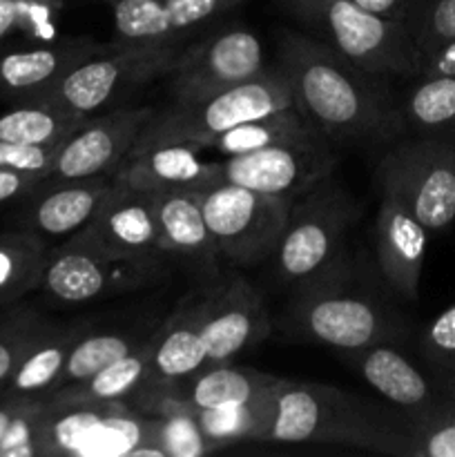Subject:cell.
<instances>
[{
	"instance_id": "7",
	"label": "cell",
	"mask_w": 455,
	"mask_h": 457,
	"mask_svg": "<svg viewBox=\"0 0 455 457\" xmlns=\"http://www.w3.org/2000/svg\"><path fill=\"white\" fill-rule=\"evenodd\" d=\"M181 47L183 43L132 45L112 40L107 52L80 62L31 103L56 105L83 116L98 114L114 101H123L145 85L163 80Z\"/></svg>"
},
{
	"instance_id": "44",
	"label": "cell",
	"mask_w": 455,
	"mask_h": 457,
	"mask_svg": "<svg viewBox=\"0 0 455 457\" xmlns=\"http://www.w3.org/2000/svg\"><path fill=\"white\" fill-rule=\"evenodd\" d=\"M0 3H3V0H0Z\"/></svg>"
},
{
	"instance_id": "27",
	"label": "cell",
	"mask_w": 455,
	"mask_h": 457,
	"mask_svg": "<svg viewBox=\"0 0 455 457\" xmlns=\"http://www.w3.org/2000/svg\"><path fill=\"white\" fill-rule=\"evenodd\" d=\"M277 393V388H275ZM275 393L254 400L250 404L219 406V409H194V406H161L156 413H183L190 415L208 440L217 449L241 445V442H266L268 428L275 418Z\"/></svg>"
},
{
	"instance_id": "41",
	"label": "cell",
	"mask_w": 455,
	"mask_h": 457,
	"mask_svg": "<svg viewBox=\"0 0 455 457\" xmlns=\"http://www.w3.org/2000/svg\"><path fill=\"white\" fill-rule=\"evenodd\" d=\"M351 3L375 13V16L386 18V21L404 22L409 18L410 9H413L415 0H351Z\"/></svg>"
},
{
	"instance_id": "20",
	"label": "cell",
	"mask_w": 455,
	"mask_h": 457,
	"mask_svg": "<svg viewBox=\"0 0 455 457\" xmlns=\"http://www.w3.org/2000/svg\"><path fill=\"white\" fill-rule=\"evenodd\" d=\"M210 290L212 277L187 290L172 315L152 333V364L145 384L177 382L208 364L203 324Z\"/></svg>"
},
{
	"instance_id": "21",
	"label": "cell",
	"mask_w": 455,
	"mask_h": 457,
	"mask_svg": "<svg viewBox=\"0 0 455 457\" xmlns=\"http://www.w3.org/2000/svg\"><path fill=\"white\" fill-rule=\"evenodd\" d=\"M201 152H203L201 147L181 145V143L132 150L116 170L114 181L150 195H165V192L203 195L210 187L223 183V177L219 161L208 163L199 156Z\"/></svg>"
},
{
	"instance_id": "16",
	"label": "cell",
	"mask_w": 455,
	"mask_h": 457,
	"mask_svg": "<svg viewBox=\"0 0 455 457\" xmlns=\"http://www.w3.org/2000/svg\"><path fill=\"white\" fill-rule=\"evenodd\" d=\"M272 320L254 286L241 277H212L203 342L208 364L230 361L270 335Z\"/></svg>"
},
{
	"instance_id": "23",
	"label": "cell",
	"mask_w": 455,
	"mask_h": 457,
	"mask_svg": "<svg viewBox=\"0 0 455 457\" xmlns=\"http://www.w3.org/2000/svg\"><path fill=\"white\" fill-rule=\"evenodd\" d=\"M343 361L355 373L364 378L370 388L379 393L409 418L426 415L449 404V397L442 400L433 384L397 351L395 344H377L361 351L342 353Z\"/></svg>"
},
{
	"instance_id": "33",
	"label": "cell",
	"mask_w": 455,
	"mask_h": 457,
	"mask_svg": "<svg viewBox=\"0 0 455 457\" xmlns=\"http://www.w3.org/2000/svg\"><path fill=\"white\" fill-rule=\"evenodd\" d=\"M138 342L141 339L132 337L128 333H92V330H87L76 342V346L71 348L65 370H62L61 379H58L56 391L98 373L101 369L110 366L112 361L123 357L125 353L132 351Z\"/></svg>"
},
{
	"instance_id": "8",
	"label": "cell",
	"mask_w": 455,
	"mask_h": 457,
	"mask_svg": "<svg viewBox=\"0 0 455 457\" xmlns=\"http://www.w3.org/2000/svg\"><path fill=\"white\" fill-rule=\"evenodd\" d=\"M382 195L393 196L428 232L455 221V141L444 137L397 138L375 168Z\"/></svg>"
},
{
	"instance_id": "12",
	"label": "cell",
	"mask_w": 455,
	"mask_h": 457,
	"mask_svg": "<svg viewBox=\"0 0 455 457\" xmlns=\"http://www.w3.org/2000/svg\"><path fill=\"white\" fill-rule=\"evenodd\" d=\"M335 168L337 156L324 134L219 161L223 181L293 201L335 174Z\"/></svg>"
},
{
	"instance_id": "40",
	"label": "cell",
	"mask_w": 455,
	"mask_h": 457,
	"mask_svg": "<svg viewBox=\"0 0 455 457\" xmlns=\"http://www.w3.org/2000/svg\"><path fill=\"white\" fill-rule=\"evenodd\" d=\"M43 179V174L31 172H18V170L0 168V205L9 204V201L22 199L27 192L34 190Z\"/></svg>"
},
{
	"instance_id": "42",
	"label": "cell",
	"mask_w": 455,
	"mask_h": 457,
	"mask_svg": "<svg viewBox=\"0 0 455 457\" xmlns=\"http://www.w3.org/2000/svg\"><path fill=\"white\" fill-rule=\"evenodd\" d=\"M419 76H455V38L442 45L424 61Z\"/></svg>"
},
{
	"instance_id": "35",
	"label": "cell",
	"mask_w": 455,
	"mask_h": 457,
	"mask_svg": "<svg viewBox=\"0 0 455 457\" xmlns=\"http://www.w3.org/2000/svg\"><path fill=\"white\" fill-rule=\"evenodd\" d=\"M419 353L440 379L442 393L455 400V303L422 330Z\"/></svg>"
},
{
	"instance_id": "18",
	"label": "cell",
	"mask_w": 455,
	"mask_h": 457,
	"mask_svg": "<svg viewBox=\"0 0 455 457\" xmlns=\"http://www.w3.org/2000/svg\"><path fill=\"white\" fill-rule=\"evenodd\" d=\"M114 177L43 179L22 196L16 223L22 230L49 239H70L92 219Z\"/></svg>"
},
{
	"instance_id": "24",
	"label": "cell",
	"mask_w": 455,
	"mask_h": 457,
	"mask_svg": "<svg viewBox=\"0 0 455 457\" xmlns=\"http://www.w3.org/2000/svg\"><path fill=\"white\" fill-rule=\"evenodd\" d=\"M152 364V335L136 344L129 353L112 361L98 373L58 388L47 402L58 406H112L128 404L129 397L147 382Z\"/></svg>"
},
{
	"instance_id": "38",
	"label": "cell",
	"mask_w": 455,
	"mask_h": 457,
	"mask_svg": "<svg viewBox=\"0 0 455 457\" xmlns=\"http://www.w3.org/2000/svg\"><path fill=\"white\" fill-rule=\"evenodd\" d=\"M61 0H3L0 3V45L18 34L36 36L52 25Z\"/></svg>"
},
{
	"instance_id": "11",
	"label": "cell",
	"mask_w": 455,
	"mask_h": 457,
	"mask_svg": "<svg viewBox=\"0 0 455 457\" xmlns=\"http://www.w3.org/2000/svg\"><path fill=\"white\" fill-rule=\"evenodd\" d=\"M266 67L259 36L245 27H228L183 45L163 80L172 103H194L236 87Z\"/></svg>"
},
{
	"instance_id": "1",
	"label": "cell",
	"mask_w": 455,
	"mask_h": 457,
	"mask_svg": "<svg viewBox=\"0 0 455 457\" xmlns=\"http://www.w3.org/2000/svg\"><path fill=\"white\" fill-rule=\"evenodd\" d=\"M277 65L288 76L294 107L328 141L352 145L406 137L397 98L382 83V76L361 70L321 40L284 31Z\"/></svg>"
},
{
	"instance_id": "39",
	"label": "cell",
	"mask_w": 455,
	"mask_h": 457,
	"mask_svg": "<svg viewBox=\"0 0 455 457\" xmlns=\"http://www.w3.org/2000/svg\"><path fill=\"white\" fill-rule=\"evenodd\" d=\"M58 145H22V143L0 141V168L49 177Z\"/></svg>"
},
{
	"instance_id": "9",
	"label": "cell",
	"mask_w": 455,
	"mask_h": 457,
	"mask_svg": "<svg viewBox=\"0 0 455 457\" xmlns=\"http://www.w3.org/2000/svg\"><path fill=\"white\" fill-rule=\"evenodd\" d=\"M161 254H110L62 241L49 253L40 290L61 306H83L145 290L170 277V266Z\"/></svg>"
},
{
	"instance_id": "25",
	"label": "cell",
	"mask_w": 455,
	"mask_h": 457,
	"mask_svg": "<svg viewBox=\"0 0 455 457\" xmlns=\"http://www.w3.org/2000/svg\"><path fill=\"white\" fill-rule=\"evenodd\" d=\"M89 330L87 324L54 326L34 339L22 360L18 361L16 370L9 378L3 393L13 397H49L58 386L62 370H65L67 357L80 337Z\"/></svg>"
},
{
	"instance_id": "34",
	"label": "cell",
	"mask_w": 455,
	"mask_h": 457,
	"mask_svg": "<svg viewBox=\"0 0 455 457\" xmlns=\"http://www.w3.org/2000/svg\"><path fill=\"white\" fill-rule=\"evenodd\" d=\"M404 25L422 54L424 65L435 49L455 38V0H415Z\"/></svg>"
},
{
	"instance_id": "2",
	"label": "cell",
	"mask_w": 455,
	"mask_h": 457,
	"mask_svg": "<svg viewBox=\"0 0 455 457\" xmlns=\"http://www.w3.org/2000/svg\"><path fill=\"white\" fill-rule=\"evenodd\" d=\"M266 442L348 446L409 457V422L404 411L393 413L342 388L281 378Z\"/></svg>"
},
{
	"instance_id": "4",
	"label": "cell",
	"mask_w": 455,
	"mask_h": 457,
	"mask_svg": "<svg viewBox=\"0 0 455 457\" xmlns=\"http://www.w3.org/2000/svg\"><path fill=\"white\" fill-rule=\"evenodd\" d=\"M308 36L382 79H418L422 54L404 22L357 7L351 0H277Z\"/></svg>"
},
{
	"instance_id": "17",
	"label": "cell",
	"mask_w": 455,
	"mask_h": 457,
	"mask_svg": "<svg viewBox=\"0 0 455 457\" xmlns=\"http://www.w3.org/2000/svg\"><path fill=\"white\" fill-rule=\"evenodd\" d=\"M245 0H107L114 43H181L203 22L232 12Z\"/></svg>"
},
{
	"instance_id": "37",
	"label": "cell",
	"mask_w": 455,
	"mask_h": 457,
	"mask_svg": "<svg viewBox=\"0 0 455 457\" xmlns=\"http://www.w3.org/2000/svg\"><path fill=\"white\" fill-rule=\"evenodd\" d=\"M47 324L49 321L36 315L34 311H27V308L13 311L12 315L0 320V393L4 391L27 348L47 328Z\"/></svg>"
},
{
	"instance_id": "29",
	"label": "cell",
	"mask_w": 455,
	"mask_h": 457,
	"mask_svg": "<svg viewBox=\"0 0 455 457\" xmlns=\"http://www.w3.org/2000/svg\"><path fill=\"white\" fill-rule=\"evenodd\" d=\"M47 241L29 230L0 232V308L40 288L49 262Z\"/></svg>"
},
{
	"instance_id": "5",
	"label": "cell",
	"mask_w": 455,
	"mask_h": 457,
	"mask_svg": "<svg viewBox=\"0 0 455 457\" xmlns=\"http://www.w3.org/2000/svg\"><path fill=\"white\" fill-rule=\"evenodd\" d=\"M294 105L293 87L279 65L266 67L245 83L194 103H170L154 112L132 150L152 145H194L210 150L221 134L245 120Z\"/></svg>"
},
{
	"instance_id": "31",
	"label": "cell",
	"mask_w": 455,
	"mask_h": 457,
	"mask_svg": "<svg viewBox=\"0 0 455 457\" xmlns=\"http://www.w3.org/2000/svg\"><path fill=\"white\" fill-rule=\"evenodd\" d=\"M89 116L74 114L56 105L21 103L0 114V141L22 145H58L76 132Z\"/></svg>"
},
{
	"instance_id": "43",
	"label": "cell",
	"mask_w": 455,
	"mask_h": 457,
	"mask_svg": "<svg viewBox=\"0 0 455 457\" xmlns=\"http://www.w3.org/2000/svg\"><path fill=\"white\" fill-rule=\"evenodd\" d=\"M22 400H25V397H13V395H7V393H0V442H3L4 436H7L9 424H12L13 415H16L18 406H21Z\"/></svg>"
},
{
	"instance_id": "3",
	"label": "cell",
	"mask_w": 455,
	"mask_h": 457,
	"mask_svg": "<svg viewBox=\"0 0 455 457\" xmlns=\"http://www.w3.org/2000/svg\"><path fill=\"white\" fill-rule=\"evenodd\" d=\"M351 279L352 262L346 254L328 272L293 290V302L284 315L285 330L339 353L406 342L409 321L370 295L348 290Z\"/></svg>"
},
{
	"instance_id": "14",
	"label": "cell",
	"mask_w": 455,
	"mask_h": 457,
	"mask_svg": "<svg viewBox=\"0 0 455 457\" xmlns=\"http://www.w3.org/2000/svg\"><path fill=\"white\" fill-rule=\"evenodd\" d=\"M279 379L250 366H235L230 361L205 364L196 373L168 384H145L128 400L134 413L152 415L161 406H194V409H219V406L250 404L275 393Z\"/></svg>"
},
{
	"instance_id": "10",
	"label": "cell",
	"mask_w": 455,
	"mask_h": 457,
	"mask_svg": "<svg viewBox=\"0 0 455 457\" xmlns=\"http://www.w3.org/2000/svg\"><path fill=\"white\" fill-rule=\"evenodd\" d=\"M293 199L223 181L201 195L205 223L219 257L239 268L270 262L288 223Z\"/></svg>"
},
{
	"instance_id": "19",
	"label": "cell",
	"mask_w": 455,
	"mask_h": 457,
	"mask_svg": "<svg viewBox=\"0 0 455 457\" xmlns=\"http://www.w3.org/2000/svg\"><path fill=\"white\" fill-rule=\"evenodd\" d=\"M110 47L112 43L76 36L0 54V101L13 105L31 103L80 62L107 52Z\"/></svg>"
},
{
	"instance_id": "36",
	"label": "cell",
	"mask_w": 455,
	"mask_h": 457,
	"mask_svg": "<svg viewBox=\"0 0 455 457\" xmlns=\"http://www.w3.org/2000/svg\"><path fill=\"white\" fill-rule=\"evenodd\" d=\"M409 457H455V400L437 411L409 418Z\"/></svg>"
},
{
	"instance_id": "6",
	"label": "cell",
	"mask_w": 455,
	"mask_h": 457,
	"mask_svg": "<svg viewBox=\"0 0 455 457\" xmlns=\"http://www.w3.org/2000/svg\"><path fill=\"white\" fill-rule=\"evenodd\" d=\"M360 217L355 196L335 181V174L317 183L290 205L288 223L272 254V268L281 286L303 288L346 257L343 239Z\"/></svg>"
},
{
	"instance_id": "30",
	"label": "cell",
	"mask_w": 455,
	"mask_h": 457,
	"mask_svg": "<svg viewBox=\"0 0 455 457\" xmlns=\"http://www.w3.org/2000/svg\"><path fill=\"white\" fill-rule=\"evenodd\" d=\"M319 128L299 107L290 105L236 125L230 132L221 134L210 145V150H217L223 156H235L266 150V147L281 145V143L303 141V138L319 137Z\"/></svg>"
},
{
	"instance_id": "26",
	"label": "cell",
	"mask_w": 455,
	"mask_h": 457,
	"mask_svg": "<svg viewBox=\"0 0 455 457\" xmlns=\"http://www.w3.org/2000/svg\"><path fill=\"white\" fill-rule=\"evenodd\" d=\"M161 228V250L194 259L205 270H214L219 257L210 228L205 223L199 192H165L154 195Z\"/></svg>"
},
{
	"instance_id": "28",
	"label": "cell",
	"mask_w": 455,
	"mask_h": 457,
	"mask_svg": "<svg viewBox=\"0 0 455 457\" xmlns=\"http://www.w3.org/2000/svg\"><path fill=\"white\" fill-rule=\"evenodd\" d=\"M397 107L404 134L455 141V76H418Z\"/></svg>"
},
{
	"instance_id": "22",
	"label": "cell",
	"mask_w": 455,
	"mask_h": 457,
	"mask_svg": "<svg viewBox=\"0 0 455 457\" xmlns=\"http://www.w3.org/2000/svg\"><path fill=\"white\" fill-rule=\"evenodd\" d=\"M431 232L409 208L382 195L375 217V253L384 281L406 302H418Z\"/></svg>"
},
{
	"instance_id": "15",
	"label": "cell",
	"mask_w": 455,
	"mask_h": 457,
	"mask_svg": "<svg viewBox=\"0 0 455 457\" xmlns=\"http://www.w3.org/2000/svg\"><path fill=\"white\" fill-rule=\"evenodd\" d=\"M65 244L110 254L163 253L154 195L112 181L92 219Z\"/></svg>"
},
{
	"instance_id": "13",
	"label": "cell",
	"mask_w": 455,
	"mask_h": 457,
	"mask_svg": "<svg viewBox=\"0 0 455 457\" xmlns=\"http://www.w3.org/2000/svg\"><path fill=\"white\" fill-rule=\"evenodd\" d=\"M152 114L154 110L147 105L112 107L92 114L58 145L49 179L114 177Z\"/></svg>"
},
{
	"instance_id": "32",
	"label": "cell",
	"mask_w": 455,
	"mask_h": 457,
	"mask_svg": "<svg viewBox=\"0 0 455 457\" xmlns=\"http://www.w3.org/2000/svg\"><path fill=\"white\" fill-rule=\"evenodd\" d=\"M219 451L187 413L143 415V436L128 457H201Z\"/></svg>"
}]
</instances>
